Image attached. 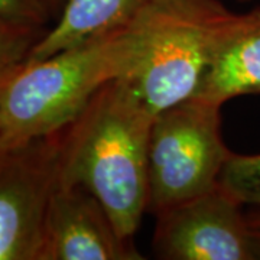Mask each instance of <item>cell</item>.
<instances>
[{
	"mask_svg": "<svg viewBox=\"0 0 260 260\" xmlns=\"http://www.w3.org/2000/svg\"><path fill=\"white\" fill-rule=\"evenodd\" d=\"M153 117L120 80H113L95 93L65 135L58 184L87 188L129 239L148 213Z\"/></svg>",
	"mask_w": 260,
	"mask_h": 260,
	"instance_id": "1",
	"label": "cell"
},
{
	"mask_svg": "<svg viewBox=\"0 0 260 260\" xmlns=\"http://www.w3.org/2000/svg\"><path fill=\"white\" fill-rule=\"evenodd\" d=\"M139 22L13 67L0 90V149L56 133L83 113L104 84L127 71Z\"/></svg>",
	"mask_w": 260,
	"mask_h": 260,
	"instance_id": "2",
	"label": "cell"
},
{
	"mask_svg": "<svg viewBox=\"0 0 260 260\" xmlns=\"http://www.w3.org/2000/svg\"><path fill=\"white\" fill-rule=\"evenodd\" d=\"M232 13L218 0H159L138 18V51L116 80L153 116L194 97Z\"/></svg>",
	"mask_w": 260,
	"mask_h": 260,
	"instance_id": "3",
	"label": "cell"
},
{
	"mask_svg": "<svg viewBox=\"0 0 260 260\" xmlns=\"http://www.w3.org/2000/svg\"><path fill=\"white\" fill-rule=\"evenodd\" d=\"M221 107L191 97L153 117L148 142V213L158 215L218 184L232 152L221 135Z\"/></svg>",
	"mask_w": 260,
	"mask_h": 260,
	"instance_id": "4",
	"label": "cell"
},
{
	"mask_svg": "<svg viewBox=\"0 0 260 260\" xmlns=\"http://www.w3.org/2000/svg\"><path fill=\"white\" fill-rule=\"evenodd\" d=\"M68 126L0 149V260H39L44 218L58 185Z\"/></svg>",
	"mask_w": 260,
	"mask_h": 260,
	"instance_id": "5",
	"label": "cell"
},
{
	"mask_svg": "<svg viewBox=\"0 0 260 260\" xmlns=\"http://www.w3.org/2000/svg\"><path fill=\"white\" fill-rule=\"evenodd\" d=\"M243 205L220 182L159 213L152 240L164 260H256Z\"/></svg>",
	"mask_w": 260,
	"mask_h": 260,
	"instance_id": "6",
	"label": "cell"
},
{
	"mask_svg": "<svg viewBox=\"0 0 260 260\" xmlns=\"http://www.w3.org/2000/svg\"><path fill=\"white\" fill-rule=\"evenodd\" d=\"M102 203L81 185L58 184L44 218L39 260H140Z\"/></svg>",
	"mask_w": 260,
	"mask_h": 260,
	"instance_id": "7",
	"label": "cell"
},
{
	"mask_svg": "<svg viewBox=\"0 0 260 260\" xmlns=\"http://www.w3.org/2000/svg\"><path fill=\"white\" fill-rule=\"evenodd\" d=\"M246 94H260V8L225 20L194 97L223 106Z\"/></svg>",
	"mask_w": 260,
	"mask_h": 260,
	"instance_id": "8",
	"label": "cell"
},
{
	"mask_svg": "<svg viewBox=\"0 0 260 260\" xmlns=\"http://www.w3.org/2000/svg\"><path fill=\"white\" fill-rule=\"evenodd\" d=\"M159 0H67L55 25L45 30L25 61H37L129 26Z\"/></svg>",
	"mask_w": 260,
	"mask_h": 260,
	"instance_id": "9",
	"label": "cell"
},
{
	"mask_svg": "<svg viewBox=\"0 0 260 260\" xmlns=\"http://www.w3.org/2000/svg\"><path fill=\"white\" fill-rule=\"evenodd\" d=\"M218 182L243 207L250 205L260 210V155L230 152Z\"/></svg>",
	"mask_w": 260,
	"mask_h": 260,
	"instance_id": "10",
	"label": "cell"
},
{
	"mask_svg": "<svg viewBox=\"0 0 260 260\" xmlns=\"http://www.w3.org/2000/svg\"><path fill=\"white\" fill-rule=\"evenodd\" d=\"M45 30L0 22V70L25 61Z\"/></svg>",
	"mask_w": 260,
	"mask_h": 260,
	"instance_id": "11",
	"label": "cell"
},
{
	"mask_svg": "<svg viewBox=\"0 0 260 260\" xmlns=\"http://www.w3.org/2000/svg\"><path fill=\"white\" fill-rule=\"evenodd\" d=\"M55 13L47 0H0V22L48 29Z\"/></svg>",
	"mask_w": 260,
	"mask_h": 260,
	"instance_id": "12",
	"label": "cell"
},
{
	"mask_svg": "<svg viewBox=\"0 0 260 260\" xmlns=\"http://www.w3.org/2000/svg\"><path fill=\"white\" fill-rule=\"evenodd\" d=\"M247 221H249L251 236H253L256 260H260V210L254 208L253 211L247 214Z\"/></svg>",
	"mask_w": 260,
	"mask_h": 260,
	"instance_id": "13",
	"label": "cell"
},
{
	"mask_svg": "<svg viewBox=\"0 0 260 260\" xmlns=\"http://www.w3.org/2000/svg\"><path fill=\"white\" fill-rule=\"evenodd\" d=\"M47 2L49 3V6L52 8V10H54L56 18H58L59 12H61V9L64 8V5L67 3V0H47Z\"/></svg>",
	"mask_w": 260,
	"mask_h": 260,
	"instance_id": "14",
	"label": "cell"
},
{
	"mask_svg": "<svg viewBox=\"0 0 260 260\" xmlns=\"http://www.w3.org/2000/svg\"><path fill=\"white\" fill-rule=\"evenodd\" d=\"M16 65H18V64H16ZM13 67H15V65H12V67H8V68H2V70H0V90H2L3 84H5V81H6V78L9 77L10 71L13 70Z\"/></svg>",
	"mask_w": 260,
	"mask_h": 260,
	"instance_id": "15",
	"label": "cell"
},
{
	"mask_svg": "<svg viewBox=\"0 0 260 260\" xmlns=\"http://www.w3.org/2000/svg\"><path fill=\"white\" fill-rule=\"evenodd\" d=\"M239 2H250V0H239Z\"/></svg>",
	"mask_w": 260,
	"mask_h": 260,
	"instance_id": "16",
	"label": "cell"
}]
</instances>
